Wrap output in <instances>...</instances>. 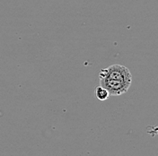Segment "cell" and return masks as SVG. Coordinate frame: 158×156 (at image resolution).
<instances>
[{
  "mask_svg": "<svg viewBox=\"0 0 158 156\" xmlns=\"http://www.w3.org/2000/svg\"><path fill=\"white\" fill-rule=\"evenodd\" d=\"M95 95H96V98L100 101H106L110 97V93L108 92V91L101 85L97 86L95 89Z\"/></svg>",
  "mask_w": 158,
  "mask_h": 156,
  "instance_id": "3957f363",
  "label": "cell"
},
{
  "mask_svg": "<svg viewBox=\"0 0 158 156\" xmlns=\"http://www.w3.org/2000/svg\"><path fill=\"white\" fill-rule=\"evenodd\" d=\"M106 78L114 81H121V82H132V75L129 69L121 65H111L106 68L102 69L99 72V79Z\"/></svg>",
  "mask_w": 158,
  "mask_h": 156,
  "instance_id": "6da1fadb",
  "label": "cell"
},
{
  "mask_svg": "<svg viewBox=\"0 0 158 156\" xmlns=\"http://www.w3.org/2000/svg\"><path fill=\"white\" fill-rule=\"evenodd\" d=\"M100 84L101 86L105 88L108 91L110 95H114V96H118L127 92L131 85L130 83L114 81L106 78H100Z\"/></svg>",
  "mask_w": 158,
  "mask_h": 156,
  "instance_id": "7a4b0ae2",
  "label": "cell"
}]
</instances>
